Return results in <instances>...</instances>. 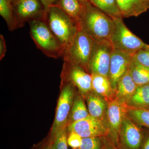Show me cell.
Instances as JSON below:
<instances>
[{
    "instance_id": "cell-5",
    "label": "cell",
    "mask_w": 149,
    "mask_h": 149,
    "mask_svg": "<svg viewBox=\"0 0 149 149\" xmlns=\"http://www.w3.org/2000/svg\"><path fill=\"white\" fill-rule=\"evenodd\" d=\"M113 19L114 27L110 43L113 49L133 56L139 50L149 47V45L144 42L126 27L123 18Z\"/></svg>"
},
{
    "instance_id": "cell-19",
    "label": "cell",
    "mask_w": 149,
    "mask_h": 149,
    "mask_svg": "<svg viewBox=\"0 0 149 149\" xmlns=\"http://www.w3.org/2000/svg\"><path fill=\"white\" fill-rule=\"evenodd\" d=\"M127 105L135 107L149 108V84L138 86Z\"/></svg>"
},
{
    "instance_id": "cell-27",
    "label": "cell",
    "mask_w": 149,
    "mask_h": 149,
    "mask_svg": "<svg viewBox=\"0 0 149 149\" xmlns=\"http://www.w3.org/2000/svg\"><path fill=\"white\" fill-rule=\"evenodd\" d=\"M133 58L140 64L149 68V47L137 51L133 55Z\"/></svg>"
},
{
    "instance_id": "cell-22",
    "label": "cell",
    "mask_w": 149,
    "mask_h": 149,
    "mask_svg": "<svg viewBox=\"0 0 149 149\" xmlns=\"http://www.w3.org/2000/svg\"><path fill=\"white\" fill-rule=\"evenodd\" d=\"M58 6L77 23L83 10V6L79 0H59Z\"/></svg>"
},
{
    "instance_id": "cell-13",
    "label": "cell",
    "mask_w": 149,
    "mask_h": 149,
    "mask_svg": "<svg viewBox=\"0 0 149 149\" xmlns=\"http://www.w3.org/2000/svg\"><path fill=\"white\" fill-rule=\"evenodd\" d=\"M40 0H19L16 3L17 18L19 27L25 22L38 18L41 11Z\"/></svg>"
},
{
    "instance_id": "cell-6",
    "label": "cell",
    "mask_w": 149,
    "mask_h": 149,
    "mask_svg": "<svg viewBox=\"0 0 149 149\" xmlns=\"http://www.w3.org/2000/svg\"><path fill=\"white\" fill-rule=\"evenodd\" d=\"M74 85L67 83L62 90L59 97L54 121L51 130L50 137L53 139L62 130L66 128L70 113L74 101Z\"/></svg>"
},
{
    "instance_id": "cell-30",
    "label": "cell",
    "mask_w": 149,
    "mask_h": 149,
    "mask_svg": "<svg viewBox=\"0 0 149 149\" xmlns=\"http://www.w3.org/2000/svg\"><path fill=\"white\" fill-rule=\"evenodd\" d=\"M107 137V136H106ZM105 138L104 144L103 149H119L117 146L110 140V139L108 137V138Z\"/></svg>"
},
{
    "instance_id": "cell-23",
    "label": "cell",
    "mask_w": 149,
    "mask_h": 149,
    "mask_svg": "<svg viewBox=\"0 0 149 149\" xmlns=\"http://www.w3.org/2000/svg\"><path fill=\"white\" fill-rule=\"evenodd\" d=\"M89 115L88 109L83 99L80 96L76 97L73 101L68 118L69 124L84 119Z\"/></svg>"
},
{
    "instance_id": "cell-35",
    "label": "cell",
    "mask_w": 149,
    "mask_h": 149,
    "mask_svg": "<svg viewBox=\"0 0 149 149\" xmlns=\"http://www.w3.org/2000/svg\"><path fill=\"white\" fill-rule=\"evenodd\" d=\"M19 1V0H11L14 3L17 2V1Z\"/></svg>"
},
{
    "instance_id": "cell-17",
    "label": "cell",
    "mask_w": 149,
    "mask_h": 149,
    "mask_svg": "<svg viewBox=\"0 0 149 149\" xmlns=\"http://www.w3.org/2000/svg\"><path fill=\"white\" fill-rule=\"evenodd\" d=\"M91 74L92 91L103 97L107 102L113 100L116 93L109 77L97 73H92Z\"/></svg>"
},
{
    "instance_id": "cell-29",
    "label": "cell",
    "mask_w": 149,
    "mask_h": 149,
    "mask_svg": "<svg viewBox=\"0 0 149 149\" xmlns=\"http://www.w3.org/2000/svg\"><path fill=\"white\" fill-rule=\"evenodd\" d=\"M6 46L5 40L3 35H0V60L2 59L6 55Z\"/></svg>"
},
{
    "instance_id": "cell-15",
    "label": "cell",
    "mask_w": 149,
    "mask_h": 149,
    "mask_svg": "<svg viewBox=\"0 0 149 149\" xmlns=\"http://www.w3.org/2000/svg\"><path fill=\"white\" fill-rule=\"evenodd\" d=\"M123 17H138L149 8L148 0H116Z\"/></svg>"
},
{
    "instance_id": "cell-33",
    "label": "cell",
    "mask_w": 149,
    "mask_h": 149,
    "mask_svg": "<svg viewBox=\"0 0 149 149\" xmlns=\"http://www.w3.org/2000/svg\"><path fill=\"white\" fill-rule=\"evenodd\" d=\"M37 149H54V148L53 147L52 143L49 139L47 143L44 144L42 147H41L40 148Z\"/></svg>"
},
{
    "instance_id": "cell-3",
    "label": "cell",
    "mask_w": 149,
    "mask_h": 149,
    "mask_svg": "<svg viewBox=\"0 0 149 149\" xmlns=\"http://www.w3.org/2000/svg\"><path fill=\"white\" fill-rule=\"evenodd\" d=\"M30 35L37 48L49 57L62 56L64 48L48 27L43 17L29 22Z\"/></svg>"
},
{
    "instance_id": "cell-21",
    "label": "cell",
    "mask_w": 149,
    "mask_h": 149,
    "mask_svg": "<svg viewBox=\"0 0 149 149\" xmlns=\"http://www.w3.org/2000/svg\"><path fill=\"white\" fill-rule=\"evenodd\" d=\"M88 1L112 18H123L116 0H88Z\"/></svg>"
},
{
    "instance_id": "cell-32",
    "label": "cell",
    "mask_w": 149,
    "mask_h": 149,
    "mask_svg": "<svg viewBox=\"0 0 149 149\" xmlns=\"http://www.w3.org/2000/svg\"><path fill=\"white\" fill-rule=\"evenodd\" d=\"M141 149H149V134L145 137Z\"/></svg>"
},
{
    "instance_id": "cell-10",
    "label": "cell",
    "mask_w": 149,
    "mask_h": 149,
    "mask_svg": "<svg viewBox=\"0 0 149 149\" xmlns=\"http://www.w3.org/2000/svg\"><path fill=\"white\" fill-rule=\"evenodd\" d=\"M68 128L70 132L77 133L82 138L104 137L109 135L107 125L90 115L84 119L70 123Z\"/></svg>"
},
{
    "instance_id": "cell-9",
    "label": "cell",
    "mask_w": 149,
    "mask_h": 149,
    "mask_svg": "<svg viewBox=\"0 0 149 149\" xmlns=\"http://www.w3.org/2000/svg\"><path fill=\"white\" fill-rule=\"evenodd\" d=\"M113 49L111 43L96 42L88 65V70L91 73H97L109 77Z\"/></svg>"
},
{
    "instance_id": "cell-12",
    "label": "cell",
    "mask_w": 149,
    "mask_h": 149,
    "mask_svg": "<svg viewBox=\"0 0 149 149\" xmlns=\"http://www.w3.org/2000/svg\"><path fill=\"white\" fill-rule=\"evenodd\" d=\"M65 68L67 75L70 83L77 87L81 94L86 95L92 91L91 74L87 73L85 69L65 61Z\"/></svg>"
},
{
    "instance_id": "cell-34",
    "label": "cell",
    "mask_w": 149,
    "mask_h": 149,
    "mask_svg": "<svg viewBox=\"0 0 149 149\" xmlns=\"http://www.w3.org/2000/svg\"><path fill=\"white\" fill-rule=\"evenodd\" d=\"M79 1H80V3L83 6L85 5V4L88 2V0H79Z\"/></svg>"
},
{
    "instance_id": "cell-4",
    "label": "cell",
    "mask_w": 149,
    "mask_h": 149,
    "mask_svg": "<svg viewBox=\"0 0 149 149\" xmlns=\"http://www.w3.org/2000/svg\"><path fill=\"white\" fill-rule=\"evenodd\" d=\"M96 42L85 32L78 29L73 41L64 51L62 57L64 61L88 69Z\"/></svg>"
},
{
    "instance_id": "cell-11",
    "label": "cell",
    "mask_w": 149,
    "mask_h": 149,
    "mask_svg": "<svg viewBox=\"0 0 149 149\" xmlns=\"http://www.w3.org/2000/svg\"><path fill=\"white\" fill-rule=\"evenodd\" d=\"M132 57L113 48V49L109 78L115 93L118 83L129 68Z\"/></svg>"
},
{
    "instance_id": "cell-2",
    "label": "cell",
    "mask_w": 149,
    "mask_h": 149,
    "mask_svg": "<svg viewBox=\"0 0 149 149\" xmlns=\"http://www.w3.org/2000/svg\"><path fill=\"white\" fill-rule=\"evenodd\" d=\"M45 12L43 18L65 51L72 42L78 31L77 22L58 5L52 6Z\"/></svg>"
},
{
    "instance_id": "cell-31",
    "label": "cell",
    "mask_w": 149,
    "mask_h": 149,
    "mask_svg": "<svg viewBox=\"0 0 149 149\" xmlns=\"http://www.w3.org/2000/svg\"><path fill=\"white\" fill-rule=\"evenodd\" d=\"M44 8L45 11L47 10L48 9L54 5L56 0H40Z\"/></svg>"
},
{
    "instance_id": "cell-25",
    "label": "cell",
    "mask_w": 149,
    "mask_h": 149,
    "mask_svg": "<svg viewBox=\"0 0 149 149\" xmlns=\"http://www.w3.org/2000/svg\"><path fill=\"white\" fill-rule=\"evenodd\" d=\"M104 137H91L82 138L80 149H103Z\"/></svg>"
},
{
    "instance_id": "cell-24",
    "label": "cell",
    "mask_w": 149,
    "mask_h": 149,
    "mask_svg": "<svg viewBox=\"0 0 149 149\" xmlns=\"http://www.w3.org/2000/svg\"><path fill=\"white\" fill-rule=\"evenodd\" d=\"M127 115L139 126L149 128V108L128 106Z\"/></svg>"
},
{
    "instance_id": "cell-7",
    "label": "cell",
    "mask_w": 149,
    "mask_h": 149,
    "mask_svg": "<svg viewBox=\"0 0 149 149\" xmlns=\"http://www.w3.org/2000/svg\"><path fill=\"white\" fill-rule=\"evenodd\" d=\"M107 123L109 130L108 137L118 147L119 130L123 121L128 116V105L115 98L107 102Z\"/></svg>"
},
{
    "instance_id": "cell-18",
    "label": "cell",
    "mask_w": 149,
    "mask_h": 149,
    "mask_svg": "<svg viewBox=\"0 0 149 149\" xmlns=\"http://www.w3.org/2000/svg\"><path fill=\"white\" fill-rule=\"evenodd\" d=\"M128 70L137 86L149 84V68L140 64L133 57Z\"/></svg>"
},
{
    "instance_id": "cell-36",
    "label": "cell",
    "mask_w": 149,
    "mask_h": 149,
    "mask_svg": "<svg viewBox=\"0 0 149 149\" xmlns=\"http://www.w3.org/2000/svg\"><path fill=\"white\" fill-rule=\"evenodd\" d=\"M148 1H149V0H148Z\"/></svg>"
},
{
    "instance_id": "cell-14",
    "label": "cell",
    "mask_w": 149,
    "mask_h": 149,
    "mask_svg": "<svg viewBox=\"0 0 149 149\" xmlns=\"http://www.w3.org/2000/svg\"><path fill=\"white\" fill-rule=\"evenodd\" d=\"M86 96L88 109L90 115L100 120L107 126V102L93 91L88 93Z\"/></svg>"
},
{
    "instance_id": "cell-8",
    "label": "cell",
    "mask_w": 149,
    "mask_h": 149,
    "mask_svg": "<svg viewBox=\"0 0 149 149\" xmlns=\"http://www.w3.org/2000/svg\"><path fill=\"white\" fill-rule=\"evenodd\" d=\"M144 139L141 128L127 116L123 121L119 130L118 148L141 149Z\"/></svg>"
},
{
    "instance_id": "cell-20",
    "label": "cell",
    "mask_w": 149,
    "mask_h": 149,
    "mask_svg": "<svg viewBox=\"0 0 149 149\" xmlns=\"http://www.w3.org/2000/svg\"><path fill=\"white\" fill-rule=\"evenodd\" d=\"M11 3V0H0V15L6 22L9 30L13 31L19 27Z\"/></svg>"
},
{
    "instance_id": "cell-37",
    "label": "cell",
    "mask_w": 149,
    "mask_h": 149,
    "mask_svg": "<svg viewBox=\"0 0 149 149\" xmlns=\"http://www.w3.org/2000/svg\"></svg>"
},
{
    "instance_id": "cell-16",
    "label": "cell",
    "mask_w": 149,
    "mask_h": 149,
    "mask_svg": "<svg viewBox=\"0 0 149 149\" xmlns=\"http://www.w3.org/2000/svg\"><path fill=\"white\" fill-rule=\"evenodd\" d=\"M137 87L128 69L118 83L115 98L128 104L136 92Z\"/></svg>"
},
{
    "instance_id": "cell-28",
    "label": "cell",
    "mask_w": 149,
    "mask_h": 149,
    "mask_svg": "<svg viewBox=\"0 0 149 149\" xmlns=\"http://www.w3.org/2000/svg\"><path fill=\"white\" fill-rule=\"evenodd\" d=\"M82 137L78 134L74 132H71L68 137V144L73 148H79L82 143Z\"/></svg>"
},
{
    "instance_id": "cell-1",
    "label": "cell",
    "mask_w": 149,
    "mask_h": 149,
    "mask_svg": "<svg viewBox=\"0 0 149 149\" xmlns=\"http://www.w3.org/2000/svg\"><path fill=\"white\" fill-rule=\"evenodd\" d=\"M83 8V14L77 22L78 28L96 42L110 43L111 36L114 27L112 17L89 1Z\"/></svg>"
},
{
    "instance_id": "cell-26",
    "label": "cell",
    "mask_w": 149,
    "mask_h": 149,
    "mask_svg": "<svg viewBox=\"0 0 149 149\" xmlns=\"http://www.w3.org/2000/svg\"><path fill=\"white\" fill-rule=\"evenodd\" d=\"M50 139L54 149H68V137L66 128L60 132L53 138Z\"/></svg>"
}]
</instances>
